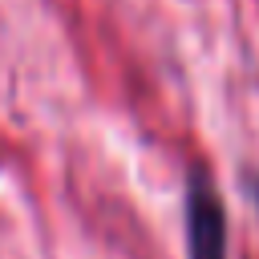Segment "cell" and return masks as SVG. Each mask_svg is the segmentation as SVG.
<instances>
[{
  "mask_svg": "<svg viewBox=\"0 0 259 259\" xmlns=\"http://www.w3.org/2000/svg\"><path fill=\"white\" fill-rule=\"evenodd\" d=\"M243 190H247V198H251V202H255V206H259V182H255V178H251V174H247V178H243Z\"/></svg>",
  "mask_w": 259,
  "mask_h": 259,
  "instance_id": "obj_2",
  "label": "cell"
},
{
  "mask_svg": "<svg viewBox=\"0 0 259 259\" xmlns=\"http://www.w3.org/2000/svg\"><path fill=\"white\" fill-rule=\"evenodd\" d=\"M182 247H186V259H231L227 202L202 162L190 166L182 182Z\"/></svg>",
  "mask_w": 259,
  "mask_h": 259,
  "instance_id": "obj_1",
  "label": "cell"
}]
</instances>
